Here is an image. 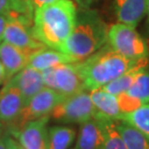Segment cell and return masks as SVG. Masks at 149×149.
<instances>
[{
	"mask_svg": "<svg viewBox=\"0 0 149 149\" xmlns=\"http://www.w3.org/2000/svg\"><path fill=\"white\" fill-rule=\"evenodd\" d=\"M8 22V17L0 16V44L3 42V35H4V29L6 23Z\"/></svg>",
	"mask_w": 149,
	"mask_h": 149,
	"instance_id": "obj_29",
	"label": "cell"
},
{
	"mask_svg": "<svg viewBox=\"0 0 149 149\" xmlns=\"http://www.w3.org/2000/svg\"><path fill=\"white\" fill-rule=\"evenodd\" d=\"M2 82H5V72H4V68H3L1 62H0V84Z\"/></svg>",
	"mask_w": 149,
	"mask_h": 149,
	"instance_id": "obj_30",
	"label": "cell"
},
{
	"mask_svg": "<svg viewBox=\"0 0 149 149\" xmlns=\"http://www.w3.org/2000/svg\"><path fill=\"white\" fill-rule=\"evenodd\" d=\"M57 1H59V0H31V3H32V7H33V9L36 10V9L43 7V6L52 4V3H55Z\"/></svg>",
	"mask_w": 149,
	"mask_h": 149,
	"instance_id": "obj_27",
	"label": "cell"
},
{
	"mask_svg": "<svg viewBox=\"0 0 149 149\" xmlns=\"http://www.w3.org/2000/svg\"><path fill=\"white\" fill-rule=\"evenodd\" d=\"M125 93L139 100L143 105L149 104V67L136 77L133 85Z\"/></svg>",
	"mask_w": 149,
	"mask_h": 149,
	"instance_id": "obj_22",
	"label": "cell"
},
{
	"mask_svg": "<svg viewBox=\"0 0 149 149\" xmlns=\"http://www.w3.org/2000/svg\"><path fill=\"white\" fill-rule=\"evenodd\" d=\"M16 149H17V148H16Z\"/></svg>",
	"mask_w": 149,
	"mask_h": 149,
	"instance_id": "obj_35",
	"label": "cell"
},
{
	"mask_svg": "<svg viewBox=\"0 0 149 149\" xmlns=\"http://www.w3.org/2000/svg\"><path fill=\"white\" fill-rule=\"evenodd\" d=\"M1 133H2V129H0V135H1Z\"/></svg>",
	"mask_w": 149,
	"mask_h": 149,
	"instance_id": "obj_34",
	"label": "cell"
},
{
	"mask_svg": "<svg viewBox=\"0 0 149 149\" xmlns=\"http://www.w3.org/2000/svg\"><path fill=\"white\" fill-rule=\"evenodd\" d=\"M76 130L69 126H52L47 129V149H68L76 138Z\"/></svg>",
	"mask_w": 149,
	"mask_h": 149,
	"instance_id": "obj_18",
	"label": "cell"
},
{
	"mask_svg": "<svg viewBox=\"0 0 149 149\" xmlns=\"http://www.w3.org/2000/svg\"><path fill=\"white\" fill-rule=\"evenodd\" d=\"M44 84L65 97L84 91V83L80 77L77 63L59 64L42 71Z\"/></svg>",
	"mask_w": 149,
	"mask_h": 149,
	"instance_id": "obj_7",
	"label": "cell"
},
{
	"mask_svg": "<svg viewBox=\"0 0 149 149\" xmlns=\"http://www.w3.org/2000/svg\"><path fill=\"white\" fill-rule=\"evenodd\" d=\"M74 149H105L103 131L96 118L81 123Z\"/></svg>",
	"mask_w": 149,
	"mask_h": 149,
	"instance_id": "obj_14",
	"label": "cell"
},
{
	"mask_svg": "<svg viewBox=\"0 0 149 149\" xmlns=\"http://www.w3.org/2000/svg\"><path fill=\"white\" fill-rule=\"evenodd\" d=\"M113 10L119 22L136 28L146 14V0H113Z\"/></svg>",
	"mask_w": 149,
	"mask_h": 149,
	"instance_id": "obj_13",
	"label": "cell"
},
{
	"mask_svg": "<svg viewBox=\"0 0 149 149\" xmlns=\"http://www.w3.org/2000/svg\"><path fill=\"white\" fill-rule=\"evenodd\" d=\"M108 44L123 57L133 61L148 59L149 47L135 27L116 23L109 28Z\"/></svg>",
	"mask_w": 149,
	"mask_h": 149,
	"instance_id": "obj_4",
	"label": "cell"
},
{
	"mask_svg": "<svg viewBox=\"0 0 149 149\" xmlns=\"http://www.w3.org/2000/svg\"><path fill=\"white\" fill-rule=\"evenodd\" d=\"M32 24V17L14 12L8 16V22L6 23L3 35V42L33 54L39 50L46 49L47 47L34 37Z\"/></svg>",
	"mask_w": 149,
	"mask_h": 149,
	"instance_id": "obj_6",
	"label": "cell"
},
{
	"mask_svg": "<svg viewBox=\"0 0 149 149\" xmlns=\"http://www.w3.org/2000/svg\"><path fill=\"white\" fill-rule=\"evenodd\" d=\"M15 12L11 0H0V16H10Z\"/></svg>",
	"mask_w": 149,
	"mask_h": 149,
	"instance_id": "obj_26",
	"label": "cell"
},
{
	"mask_svg": "<svg viewBox=\"0 0 149 149\" xmlns=\"http://www.w3.org/2000/svg\"><path fill=\"white\" fill-rule=\"evenodd\" d=\"M49 116L30 121L17 130L9 132L19 141V143L25 149H47V135Z\"/></svg>",
	"mask_w": 149,
	"mask_h": 149,
	"instance_id": "obj_9",
	"label": "cell"
},
{
	"mask_svg": "<svg viewBox=\"0 0 149 149\" xmlns=\"http://www.w3.org/2000/svg\"><path fill=\"white\" fill-rule=\"evenodd\" d=\"M2 128H3V123L0 122V129H2Z\"/></svg>",
	"mask_w": 149,
	"mask_h": 149,
	"instance_id": "obj_33",
	"label": "cell"
},
{
	"mask_svg": "<svg viewBox=\"0 0 149 149\" xmlns=\"http://www.w3.org/2000/svg\"><path fill=\"white\" fill-rule=\"evenodd\" d=\"M77 60L59 50L46 47L39 50L34 55L31 56L27 67H31L38 71H44L49 68L54 67L59 64L77 63Z\"/></svg>",
	"mask_w": 149,
	"mask_h": 149,
	"instance_id": "obj_16",
	"label": "cell"
},
{
	"mask_svg": "<svg viewBox=\"0 0 149 149\" xmlns=\"http://www.w3.org/2000/svg\"><path fill=\"white\" fill-rule=\"evenodd\" d=\"M146 13L148 15V19H149V0H146Z\"/></svg>",
	"mask_w": 149,
	"mask_h": 149,
	"instance_id": "obj_31",
	"label": "cell"
},
{
	"mask_svg": "<svg viewBox=\"0 0 149 149\" xmlns=\"http://www.w3.org/2000/svg\"><path fill=\"white\" fill-rule=\"evenodd\" d=\"M120 120L136 127L149 138V104L141 106L133 112L125 113Z\"/></svg>",
	"mask_w": 149,
	"mask_h": 149,
	"instance_id": "obj_21",
	"label": "cell"
},
{
	"mask_svg": "<svg viewBox=\"0 0 149 149\" xmlns=\"http://www.w3.org/2000/svg\"><path fill=\"white\" fill-rule=\"evenodd\" d=\"M96 113L90 93L84 90L65 98L52 109L49 117L60 123L81 124L93 119Z\"/></svg>",
	"mask_w": 149,
	"mask_h": 149,
	"instance_id": "obj_5",
	"label": "cell"
},
{
	"mask_svg": "<svg viewBox=\"0 0 149 149\" xmlns=\"http://www.w3.org/2000/svg\"><path fill=\"white\" fill-rule=\"evenodd\" d=\"M7 81L15 85L20 91L25 105L32 97L46 87L44 84L42 72L31 67H25Z\"/></svg>",
	"mask_w": 149,
	"mask_h": 149,
	"instance_id": "obj_12",
	"label": "cell"
},
{
	"mask_svg": "<svg viewBox=\"0 0 149 149\" xmlns=\"http://www.w3.org/2000/svg\"><path fill=\"white\" fill-rule=\"evenodd\" d=\"M77 5L73 0L59 1L34 10L32 32L47 47L60 52L74 30Z\"/></svg>",
	"mask_w": 149,
	"mask_h": 149,
	"instance_id": "obj_1",
	"label": "cell"
},
{
	"mask_svg": "<svg viewBox=\"0 0 149 149\" xmlns=\"http://www.w3.org/2000/svg\"><path fill=\"white\" fill-rule=\"evenodd\" d=\"M0 90V122L10 124L16 119L25 106L20 91L6 81Z\"/></svg>",
	"mask_w": 149,
	"mask_h": 149,
	"instance_id": "obj_10",
	"label": "cell"
},
{
	"mask_svg": "<svg viewBox=\"0 0 149 149\" xmlns=\"http://www.w3.org/2000/svg\"><path fill=\"white\" fill-rule=\"evenodd\" d=\"M32 55H34L33 53L2 42L0 44V62L4 68L5 81L27 67Z\"/></svg>",
	"mask_w": 149,
	"mask_h": 149,
	"instance_id": "obj_11",
	"label": "cell"
},
{
	"mask_svg": "<svg viewBox=\"0 0 149 149\" xmlns=\"http://www.w3.org/2000/svg\"><path fill=\"white\" fill-rule=\"evenodd\" d=\"M65 96L50 88L45 87L32 97L23 107L19 116L9 124L10 130H17L30 121L49 116L52 109L65 99Z\"/></svg>",
	"mask_w": 149,
	"mask_h": 149,
	"instance_id": "obj_8",
	"label": "cell"
},
{
	"mask_svg": "<svg viewBox=\"0 0 149 149\" xmlns=\"http://www.w3.org/2000/svg\"><path fill=\"white\" fill-rule=\"evenodd\" d=\"M147 67H148V59H144V60L139 62L135 67L130 69L128 72L121 74L120 77H118L117 79L107 83L101 89L108 92L109 94L114 95V96H118V95H120L122 93H125L133 85V83L135 82L136 77L143 72Z\"/></svg>",
	"mask_w": 149,
	"mask_h": 149,
	"instance_id": "obj_17",
	"label": "cell"
},
{
	"mask_svg": "<svg viewBox=\"0 0 149 149\" xmlns=\"http://www.w3.org/2000/svg\"><path fill=\"white\" fill-rule=\"evenodd\" d=\"M80 9H90L91 6L96 3L97 0H73Z\"/></svg>",
	"mask_w": 149,
	"mask_h": 149,
	"instance_id": "obj_28",
	"label": "cell"
},
{
	"mask_svg": "<svg viewBox=\"0 0 149 149\" xmlns=\"http://www.w3.org/2000/svg\"><path fill=\"white\" fill-rule=\"evenodd\" d=\"M90 97L92 103L96 109V116H104L114 120H120L123 113H122L118 105L117 97L102 89L90 91Z\"/></svg>",
	"mask_w": 149,
	"mask_h": 149,
	"instance_id": "obj_15",
	"label": "cell"
},
{
	"mask_svg": "<svg viewBox=\"0 0 149 149\" xmlns=\"http://www.w3.org/2000/svg\"><path fill=\"white\" fill-rule=\"evenodd\" d=\"M109 27L96 10L80 9L74 30L60 52L80 62L108 43Z\"/></svg>",
	"mask_w": 149,
	"mask_h": 149,
	"instance_id": "obj_2",
	"label": "cell"
},
{
	"mask_svg": "<svg viewBox=\"0 0 149 149\" xmlns=\"http://www.w3.org/2000/svg\"><path fill=\"white\" fill-rule=\"evenodd\" d=\"M141 61L129 60L106 44L88 58L77 62V66L85 90L93 91L117 79Z\"/></svg>",
	"mask_w": 149,
	"mask_h": 149,
	"instance_id": "obj_3",
	"label": "cell"
},
{
	"mask_svg": "<svg viewBox=\"0 0 149 149\" xmlns=\"http://www.w3.org/2000/svg\"><path fill=\"white\" fill-rule=\"evenodd\" d=\"M17 142L9 136V134L0 135V149H16Z\"/></svg>",
	"mask_w": 149,
	"mask_h": 149,
	"instance_id": "obj_25",
	"label": "cell"
},
{
	"mask_svg": "<svg viewBox=\"0 0 149 149\" xmlns=\"http://www.w3.org/2000/svg\"><path fill=\"white\" fill-rule=\"evenodd\" d=\"M116 127L128 149H149V138L136 127L122 120H116Z\"/></svg>",
	"mask_w": 149,
	"mask_h": 149,
	"instance_id": "obj_19",
	"label": "cell"
},
{
	"mask_svg": "<svg viewBox=\"0 0 149 149\" xmlns=\"http://www.w3.org/2000/svg\"><path fill=\"white\" fill-rule=\"evenodd\" d=\"M116 97H117L119 108H120L123 114L133 112V111H135L136 109H138L139 108H141V106H143V104H142L141 101L132 96H130V95H128L127 93H122Z\"/></svg>",
	"mask_w": 149,
	"mask_h": 149,
	"instance_id": "obj_23",
	"label": "cell"
},
{
	"mask_svg": "<svg viewBox=\"0 0 149 149\" xmlns=\"http://www.w3.org/2000/svg\"><path fill=\"white\" fill-rule=\"evenodd\" d=\"M103 131L105 149H128L116 127V120L104 116H95Z\"/></svg>",
	"mask_w": 149,
	"mask_h": 149,
	"instance_id": "obj_20",
	"label": "cell"
},
{
	"mask_svg": "<svg viewBox=\"0 0 149 149\" xmlns=\"http://www.w3.org/2000/svg\"><path fill=\"white\" fill-rule=\"evenodd\" d=\"M17 149H25V148H23L22 145H20L19 142H17Z\"/></svg>",
	"mask_w": 149,
	"mask_h": 149,
	"instance_id": "obj_32",
	"label": "cell"
},
{
	"mask_svg": "<svg viewBox=\"0 0 149 149\" xmlns=\"http://www.w3.org/2000/svg\"><path fill=\"white\" fill-rule=\"evenodd\" d=\"M11 1L15 12L33 19L34 9L32 7L31 0H11Z\"/></svg>",
	"mask_w": 149,
	"mask_h": 149,
	"instance_id": "obj_24",
	"label": "cell"
}]
</instances>
